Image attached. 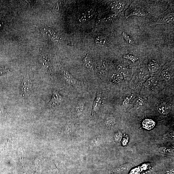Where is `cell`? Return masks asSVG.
Returning <instances> with one entry per match:
<instances>
[{
    "label": "cell",
    "mask_w": 174,
    "mask_h": 174,
    "mask_svg": "<svg viewBox=\"0 0 174 174\" xmlns=\"http://www.w3.org/2000/svg\"><path fill=\"white\" fill-rule=\"evenodd\" d=\"M125 6L124 3L121 2H117L116 3L115 8L116 11L118 12H121L124 9Z\"/></svg>",
    "instance_id": "cell-22"
},
{
    "label": "cell",
    "mask_w": 174,
    "mask_h": 174,
    "mask_svg": "<svg viewBox=\"0 0 174 174\" xmlns=\"http://www.w3.org/2000/svg\"><path fill=\"white\" fill-rule=\"evenodd\" d=\"M144 102V100L140 96L137 97L134 101V103L135 105L138 106L143 105Z\"/></svg>",
    "instance_id": "cell-23"
},
{
    "label": "cell",
    "mask_w": 174,
    "mask_h": 174,
    "mask_svg": "<svg viewBox=\"0 0 174 174\" xmlns=\"http://www.w3.org/2000/svg\"><path fill=\"white\" fill-rule=\"evenodd\" d=\"M127 139V138H124L123 140L122 144L124 145H126L127 144L128 141Z\"/></svg>",
    "instance_id": "cell-30"
},
{
    "label": "cell",
    "mask_w": 174,
    "mask_h": 174,
    "mask_svg": "<svg viewBox=\"0 0 174 174\" xmlns=\"http://www.w3.org/2000/svg\"><path fill=\"white\" fill-rule=\"evenodd\" d=\"M83 61L86 67L91 72L93 69V65L91 55L86 52L83 53Z\"/></svg>",
    "instance_id": "cell-4"
},
{
    "label": "cell",
    "mask_w": 174,
    "mask_h": 174,
    "mask_svg": "<svg viewBox=\"0 0 174 174\" xmlns=\"http://www.w3.org/2000/svg\"><path fill=\"white\" fill-rule=\"evenodd\" d=\"M128 10V12H127L126 14V19L131 16H136L139 17H144L147 14L145 12L139 9H129Z\"/></svg>",
    "instance_id": "cell-7"
},
{
    "label": "cell",
    "mask_w": 174,
    "mask_h": 174,
    "mask_svg": "<svg viewBox=\"0 0 174 174\" xmlns=\"http://www.w3.org/2000/svg\"><path fill=\"white\" fill-rule=\"evenodd\" d=\"M159 151L162 154L168 155L173 154V150L171 148L167 147H162L159 148Z\"/></svg>",
    "instance_id": "cell-17"
},
{
    "label": "cell",
    "mask_w": 174,
    "mask_h": 174,
    "mask_svg": "<svg viewBox=\"0 0 174 174\" xmlns=\"http://www.w3.org/2000/svg\"><path fill=\"white\" fill-rule=\"evenodd\" d=\"M85 101L84 99H80L78 102L75 108L76 114L79 116L82 114L85 107Z\"/></svg>",
    "instance_id": "cell-8"
},
{
    "label": "cell",
    "mask_w": 174,
    "mask_h": 174,
    "mask_svg": "<svg viewBox=\"0 0 174 174\" xmlns=\"http://www.w3.org/2000/svg\"><path fill=\"white\" fill-rule=\"evenodd\" d=\"M157 81L155 77L149 78L146 81L145 83V86L147 88H151L155 86L157 84Z\"/></svg>",
    "instance_id": "cell-13"
},
{
    "label": "cell",
    "mask_w": 174,
    "mask_h": 174,
    "mask_svg": "<svg viewBox=\"0 0 174 174\" xmlns=\"http://www.w3.org/2000/svg\"><path fill=\"white\" fill-rule=\"evenodd\" d=\"M102 139L100 137H96L93 138L90 142V146L92 147H98L101 144Z\"/></svg>",
    "instance_id": "cell-15"
},
{
    "label": "cell",
    "mask_w": 174,
    "mask_h": 174,
    "mask_svg": "<svg viewBox=\"0 0 174 174\" xmlns=\"http://www.w3.org/2000/svg\"><path fill=\"white\" fill-rule=\"evenodd\" d=\"M105 123L107 126L111 127L114 126L115 124V121L114 120V118H109L106 121Z\"/></svg>",
    "instance_id": "cell-28"
},
{
    "label": "cell",
    "mask_w": 174,
    "mask_h": 174,
    "mask_svg": "<svg viewBox=\"0 0 174 174\" xmlns=\"http://www.w3.org/2000/svg\"><path fill=\"white\" fill-rule=\"evenodd\" d=\"M174 21V16L173 14H168L165 16L163 19L162 22L165 23H169Z\"/></svg>",
    "instance_id": "cell-20"
},
{
    "label": "cell",
    "mask_w": 174,
    "mask_h": 174,
    "mask_svg": "<svg viewBox=\"0 0 174 174\" xmlns=\"http://www.w3.org/2000/svg\"><path fill=\"white\" fill-rule=\"evenodd\" d=\"M3 25V23L2 22H0V29H1Z\"/></svg>",
    "instance_id": "cell-31"
},
{
    "label": "cell",
    "mask_w": 174,
    "mask_h": 174,
    "mask_svg": "<svg viewBox=\"0 0 174 174\" xmlns=\"http://www.w3.org/2000/svg\"><path fill=\"white\" fill-rule=\"evenodd\" d=\"M134 96V94H132L126 97L124 101L123 105L124 106L128 105L129 104L132 100L133 99Z\"/></svg>",
    "instance_id": "cell-27"
},
{
    "label": "cell",
    "mask_w": 174,
    "mask_h": 174,
    "mask_svg": "<svg viewBox=\"0 0 174 174\" xmlns=\"http://www.w3.org/2000/svg\"><path fill=\"white\" fill-rule=\"evenodd\" d=\"M19 156L21 161L23 165H24L25 164L26 154L25 153L23 152L22 149H20Z\"/></svg>",
    "instance_id": "cell-26"
},
{
    "label": "cell",
    "mask_w": 174,
    "mask_h": 174,
    "mask_svg": "<svg viewBox=\"0 0 174 174\" xmlns=\"http://www.w3.org/2000/svg\"><path fill=\"white\" fill-rule=\"evenodd\" d=\"M64 99L56 90L53 92L52 98L48 104V106L51 109H54L60 106L63 102Z\"/></svg>",
    "instance_id": "cell-3"
},
{
    "label": "cell",
    "mask_w": 174,
    "mask_h": 174,
    "mask_svg": "<svg viewBox=\"0 0 174 174\" xmlns=\"http://www.w3.org/2000/svg\"><path fill=\"white\" fill-rule=\"evenodd\" d=\"M155 124V122L152 120L146 119L142 122V126L146 129L150 130L154 127Z\"/></svg>",
    "instance_id": "cell-12"
},
{
    "label": "cell",
    "mask_w": 174,
    "mask_h": 174,
    "mask_svg": "<svg viewBox=\"0 0 174 174\" xmlns=\"http://www.w3.org/2000/svg\"><path fill=\"white\" fill-rule=\"evenodd\" d=\"M103 97L101 90H97L95 100L93 104L92 115L93 116L98 113L103 103Z\"/></svg>",
    "instance_id": "cell-2"
},
{
    "label": "cell",
    "mask_w": 174,
    "mask_h": 174,
    "mask_svg": "<svg viewBox=\"0 0 174 174\" xmlns=\"http://www.w3.org/2000/svg\"><path fill=\"white\" fill-rule=\"evenodd\" d=\"M124 58L133 62L137 61L138 60V58L137 57L129 54L124 55Z\"/></svg>",
    "instance_id": "cell-25"
},
{
    "label": "cell",
    "mask_w": 174,
    "mask_h": 174,
    "mask_svg": "<svg viewBox=\"0 0 174 174\" xmlns=\"http://www.w3.org/2000/svg\"><path fill=\"white\" fill-rule=\"evenodd\" d=\"M123 79V76L118 72L114 74L112 77L113 82L115 83H119L122 81Z\"/></svg>",
    "instance_id": "cell-19"
},
{
    "label": "cell",
    "mask_w": 174,
    "mask_h": 174,
    "mask_svg": "<svg viewBox=\"0 0 174 174\" xmlns=\"http://www.w3.org/2000/svg\"><path fill=\"white\" fill-rule=\"evenodd\" d=\"M158 112L160 114L163 115L168 114L170 110V107L168 104H160L157 108Z\"/></svg>",
    "instance_id": "cell-9"
},
{
    "label": "cell",
    "mask_w": 174,
    "mask_h": 174,
    "mask_svg": "<svg viewBox=\"0 0 174 174\" xmlns=\"http://www.w3.org/2000/svg\"><path fill=\"white\" fill-rule=\"evenodd\" d=\"M60 6H59V4L57 3V4L54 6L53 9V12L55 13H58L60 11Z\"/></svg>",
    "instance_id": "cell-29"
},
{
    "label": "cell",
    "mask_w": 174,
    "mask_h": 174,
    "mask_svg": "<svg viewBox=\"0 0 174 174\" xmlns=\"http://www.w3.org/2000/svg\"><path fill=\"white\" fill-rule=\"evenodd\" d=\"M62 78L66 84L69 85L74 86L76 83L75 79L65 70H63Z\"/></svg>",
    "instance_id": "cell-5"
},
{
    "label": "cell",
    "mask_w": 174,
    "mask_h": 174,
    "mask_svg": "<svg viewBox=\"0 0 174 174\" xmlns=\"http://www.w3.org/2000/svg\"><path fill=\"white\" fill-rule=\"evenodd\" d=\"M132 165L131 163H126L121 165L118 168L115 169L113 173L115 174H125L127 173L132 168Z\"/></svg>",
    "instance_id": "cell-6"
},
{
    "label": "cell",
    "mask_w": 174,
    "mask_h": 174,
    "mask_svg": "<svg viewBox=\"0 0 174 174\" xmlns=\"http://www.w3.org/2000/svg\"><path fill=\"white\" fill-rule=\"evenodd\" d=\"M32 83L29 78L28 74L26 75L23 80L21 86V89L22 92L23 96L25 98L29 97L32 88Z\"/></svg>",
    "instance_id": "cell-1"
},
{
    "label": "cell",
    "mask_w": 174,
    "mask_h": 174,
    "mask_svg": "<svg viewBox=\"0 0 174 174\" xmlns=\"http://www.w3.org/2000/svg\"><path fill=\"white\" fill-rule=\"evenodd\" d=\"M162 77L165 81H168L170 78V74L169 72L166 70H164L162 72Z\"/></svg>",
    "instance_id": "cell-21"
},
{
    "label": "cell",
    "mask_w": 174,
    "mask_h": 174,
    "mask_svg": "<svg viewBox=\"0 0 174 174\" xmlns=\"http://www.w3.org/2000/svg\"><path fill=\"white\" fill-rule=\"evenodd\" d=\"M139 79L142 82H145L150 78L149 73L144 69H141L139 72Z\"/></svg>",
    "instance_id": "cell-11"
},
{
    "label": "cell",
    "mask_w": 174,
    "mask_h": 174,
    "mask_svg": "<svg viewBox=\"0 0 174 174\" xmlns=\"http://www.w3.org/2000/svg\"><path fill=\"white\" fill-rule=\"evenodd\" d=\"M96 43L100 45H104L107 44L108 43L106 38L102 36H97L95 40Z\"/></svg>",
    "instance_id": "cell-16"
},
{
    "label": "cell",
    "mask_w": 174,
    "mask_h": 174,
    "mask_svg": "<svg viewBox=\"0 0 174 174\" xmlns=\"http://www.w3.org/2000/svg\"><path fill=\"white\" fill-rule=\"evenodd\" d=\"M117 69L118 72L122 75L124 78H127L129 74V71L124 65L120 64L117 66Z\"/></svg>",
    "instance_id": "cell-10"
},
{
    "label": "cell",
    "mask_w": 174,
    "mask_h": 174,
    "mask_svg": "<svg viewBox=\"0 0 174 174\" xmlns=\"http://www.w3.org/2000/svg\"><path fill=\"white\" fill-rule=\"evenodd\" d=\"M75 127L73 123H70L66 125L64 128V133L67 135L71 134L75 131Z\"/></svg>",
    "instance_id": "cell-14"
},
{
    "label": "cell",
    "mask_w": 174,
    "mask_h": 174,
    "mask_svg": "<svg viewBox=\"0 0 174 174\" xmlns=\"http://www.w3.org/2000/svg\"><path fill=\"white\" fill-rule=\"evenodd\" d=\"M123 36L127 43L130 44H133L134 41L128 35L124 32L122 34Z\"/></svg>",
    "instance_id": "cell-24"
},
{
    "label": "cell",
    "mask_w": 174,
    "mask_h": 174,
    "mask_svg": "<svg viewBox=\"0 0 174 174\" xmlns=\"http://www.w3.org/2000/svg\"><path fill=\"white\" fill-rule=\"evenodd\" d=\"M149 71L151 73H154L157 71L159 69V65L156 63L152 62L148 65Z\"/></svg>",
    "instance_id": "cell-18"
}]
</instances>
